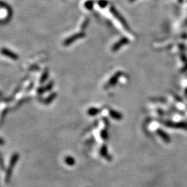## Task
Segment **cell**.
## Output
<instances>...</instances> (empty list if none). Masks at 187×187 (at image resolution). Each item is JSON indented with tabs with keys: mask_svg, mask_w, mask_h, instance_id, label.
<instances>
[{
	"mask_svg": "<svg viewBox=\"0 0 187 187\" xmlns=\"http://www.w3.org/2000/svg\"><path fill=\"white\" fill-rule=\"evenodd\" d=\"M66 162H67V163H68V164L72 165V163H74V159H73L72 158H71V157H68V158L66 159Z\"/></svg>",
	"mask_w": 187,
	"mask_h": 187,
	"instance_id": "obj_1",
	"label": "cell"
}]
</instances>
